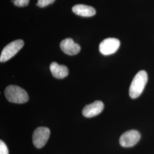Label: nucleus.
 Returning a JSON list of instances; mask_svg holds the SVG:
<instances>
[{
	"instance_id": "nucleus-1",
	"label": "nucleus",
	"mask_w": 154,
	"mask_h": 154,
	"mask_svg": "<svg viewBox=\"0 0 154 154\" xmlns=\"http://www.w3.org/2000/svg\"><path fill=\"white\" fill-rule=\"evenodd\" d=\"M147 81L146 72L144 70L138 72L134 78L129 89V95L131 98L135 99L142 94Z\"/></svg>"
},
{
	"instance_id": "nucleus-2",
	"label": "nucleus",
	"mask_w": 154,
	"mask_h": 154,
	"mask_svg": "<svg viewBox=\"0 0 154 154\" xmlns=\"http://www.w3.org/2000/svg\"><path fill=\"white\" fill-rule=\"evenodd\" d=\"M6 98L9 102L15 103H24L29 100L27 92L23 88L14 85H10L5 90Z\"/></svg>"
},
{
	"instance_id": "nucleus-3",
	"label": "nucleus",
	"mask_w": 154,
	"mask_h": 154,
	"mask_svg": "<svg viewBox=\"0 0 154 154\" xmlns=\"http://www.w3.org/2000/svg\"><path fill=\"white\" fill-rule=\"evenodd\" d=\"M23 45L24 42L22 39L14 41L6 45L2 51L0 56V62H5L9 60L22 49Z\"/></svg>"
},
{
	"instance_id": "nucleus-4",
	"label": "nucleus",
	"mask_w": 154,
	"mask_h": 154,
	"mask_svg": "<svg viewBox=\"0 0 154 154\" xmlns=\"http://www.w3.org/2000/svg\"><path fill=\"white\" fill-rule=\"evenodd\" d=\"M50 131L49 128L40 127L36 128L33 132V143L37 149L42 148L47 143L49 138Z\"/></svg>"
},
{
	"instance_id": "nucleus-5",
	"label": "nucleus",
	"mask_w": 154,
	"mask_h": 154,
	"mask_svg": "<svg viewBox=\"0 0 154 154\" xmlns=\"http://www.w3.org/2000/svg\"><path fill=\"white\" fill-rule=\"evenodd\" d=\"M120 45V41L118 39L114 38L105 39L99 45V51L105 55L112 54L118 50Z\"/></svg>"
},
{
	"instance_id": "nucleus-6",
	"label": "nucleus",
	"mask_w": 154,
	"mask_h": 154,
	"mask_svg": "<svg viewBox=\"0 0 154 154\" xmlns=\"http://www.w3.org/2000/svg\"><path fill=\"white\" fill-rule=\"evenodd\" d=\"M140 134L137 130H130L123 134L119 139V143L123 147H131L138 143Z\"/></svg>"
},
{
	"instance_id": "nucleus-7",
	"label": "nucleus",
	"mask_w": 154,
	"mask_h": 154,
	"mask_svg": "<svg viewBox=\"0 0 154 154\" xmlns=\"http://www.w3.org/2000/svg\"><path fill=\"white\" fill-rule=\"evenodd\" d=\"M104 109L103 103L96 100L93 103L86 105L82 110L83 116L86 118H92L100 114Z\"/></svg>"
},
{
	"instance_id": "nucleus-8",
	"label": "nucleus",
	"mask_w": 154,
	"mask_h": 154,
	"mask_svg": "<svg viewBox=\"0 0 154 154\" xmlns=\"http://www.w3.org/2000/svg\"><path fill=\"white\" fill-rule=\"evenodd\" d=\"M61 49L65 54L69 55H76L79 53L81 47L75 43L72 38H66L61 41Z\"/></svg>"
},
{
	"instance_id": "nucleus-9",
	"label": "nucleus",
	"mask_w": 154,
	"mask_h": 154,
	"mask_svg": "<svg viewBox=\"0 0 154 154\" xmlns=\"http://www.w3.org/2000/svg\"><path fill=\"white\" fill-rule=\"evenodd\" d=\"M72 11L77 15L86 17L93 16L96 13V11L94 8L82 4H78L73 6Z\"/></svg>"
},
{
	"instance_id": "nucleus-10",
	"label": "nucleus",
	"mask_w": 154,
	"mask_h": 154,
	"mask_svg": "<svg viewBox=\"0 0 154 154\" xmlns=\"http://www.w3.org/2000/svg\"><path fill=\"white\" fill-rule=\"evenodd\" d=\"M50 70L53 76L58 79H63L69 74L68 68L65 65H60L57 62H52L50 65Z\"/></svg>"
},
{
	"instance_id": "nucleus-11",
	"label": "nucleus",
	"mask_w": 154,
	"mask_h": 154,
	"mask_svg": "<svg viewBox=\"0 0 154 154\" xmlns=\"http://www.w3.org/2000/svg\"><path fill=\"white\" fill-rule=\"evenodd\" d=\"M55 0H38V2L36 5L40 8H44L49 4H53Z\"/></svg>"
},
{
	"instance_id": "nucleus-12",
	"label": "nucleus",
	"mask_w": 154,
	"mask_h": 154,
	"mask_svg": "<svg viewBox=\"0 0 154 154\" xmlns=\"http://www.w3.org/2000/svg\"><path fill=\"white\" fill-rule=\"evenodd\" d=\"M30 0H14V4L18 7H24L28 5Z\"/></svg>"
},
{
	"instance_id": "nucleus-13",
	"label": "nucleus",
	"mask_w": 154,
	"mask_h": 154,
	"mask_svg": "<svg viewBox=\"0 0 154 154\" xmlns=\"http://www.w3.org/2000/svg\"><path fill=\"white\" fill-rule=\"evenodd\" d=\"M0 154H9V150L5 143L0 140Z\"/></svg>"
}]
</instances>
